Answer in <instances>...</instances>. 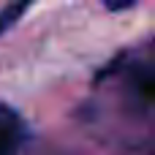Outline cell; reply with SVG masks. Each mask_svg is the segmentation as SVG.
I'll return each instance as SVG.
<instances>
[{
  "instance_id": "1",
  "label": "cell",
  "mask_w": 155,
  "mask_h": 155,
  "mask_svg": "<svg viewBox=\"0 0 155 155\" xmlns=\"http://www.w3.org/2000/svg\"><path fill=\"white\" fill-rule=\"evenodd\" d=\"M125 90L128 95L134 98V106L142 109V112H150L153 109V98H155V71L150 60H142V63H131L125 65Z\"/></svg>"
},
{
  "instance_id": "2",
  "label": "cell",
  "mask_w": 155,
  "mask_h": 155,
  "mask_svg": "<svg viewBox=\"0 0 155 155\" xmlns=\"http://www.w3.org/2000/svg\"><path fill=\"white\" fill-rule=\"evenodd\" d=\"M27 136V125L16 109L0 104V155H19Z\"/></svg>"
},
{
  "instance_id": "3",
  "label": "cell",
  "mask_w": 155,
  "mask_h": 155,
  "mask_svg": "<svg viewBox=\"0 0 155 155\" xmlns=\"http://www.w3.org/2000/svg\"><path fill=\"white\" fill-rule=\"evenodd\" d=\"M33 5V0H11V3H5L3 8H0V35L3 33H8L22 16H25V11Z\"/></svg>"
},
{
  "instance_id": "4",
  "label": "cell",
  "mask_w": 155,
  "mask_h": 155,
  "mask_svg": "<svg viewBox=\"0 0 155 155\" xmlns=\"http://www.w3.org/2000/svg\"><path fill=\"white\" fill-rule=\"evenodd\" d=\"M139 0H104V5L109 11H125V8H134Z\"/></svg>"
}]
</instances>
